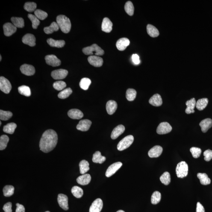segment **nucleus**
Instances as JSON below:
<instances>
[{
	"label": "nucleus",
	"instance_id": "obj_61",
	"mask_svg": "<svg viewBox=\"0 0 212 212\" xmlns=\"http://www.w3.org/2000/svg\"><path fill=\"white\" fill-rule=\"evenodd\" d=\"M0 123H1V125H1V122H0Z\"/></svg>",
	"mask_w": 212,
	"mask_h": 212
},
{
	"label": "nucleus",
	"instance_id": "obj_7",
	"mask_svg": "<svg viewBox=\"0 0 212 212\" xmlns=\"http://www.w3.org/2000/svg\"><path fill=\"white\" fill-rule=\"evenodd\" d=\"M172 127L167 122L161 123L159 124L157 128V132L159 134H165L171 132Z\"/></svg>",
	"mask_w": 212,
	"mask_h": 212
},
{
	"label": "nucleus",
	"instance_id": "obj_44",
	"mask_svg": "<svg viewBox=\"0 0 212 212\" xmlns=\"http://www.w3.org/2000/svg\"><path fill=\"white\" fill-rule=\"evenodd\" d=\"M72 93V89L70 88L64 89L58 94V97L60 99H65L69 97Z\"/></svg>",
	"mask_w": 212,
	"mask_h": 212
},
{
	"label": "nucleus",
	"instance_id": "obj_34",
	"mask_svg": "<svg viewBox=\"0 0 212 212\" xmlns=\"http://www.w3.org/2000/svg\"><path fill=\"white\" fill-rule=\"evenodd\" d=\"M11 20L13 25L17 28H22L25 26V22L22 18L12 17Z\"/></svg>",
	"mask_w": 212,
	"mask_h": 212
},
{
	"label": "nucleus",
	"instance_id": "obj_32",
	"mask_svg": "<svg viewBox=\"0 0 212 212\" xmlns=\"http://www.w3.org/2000/svg\"><path fill=\"white\" fill-rule=\"evenodd\" d=\"M197 177L199 178L201 184L203 185H207L210 184L211 182V180L206 173H198Z\"/></svg>",
	"mask_w": 212,
	"mask_h": 212
},
{
	"label": "nucleus",
	"instance_id": "obj_35",
	"mask_svg": "<svg viewBox=\"0 0 212 212\" xmlns=\"http://www.w3.org/2000/svg\"><path fill=\"white\" fill-rule=\"evenodd\" d=\"M17 128V125L14 123H11L4 126L3 131L4 132L9 134H13L15 130Z\"/></svg>",
	"mask_w": 212,
	"mask_h": 212
},
{
	"label": "nucleus",
	"instance_id": "obj_3",
	"mask_svg": "<svg viewBox=\"0 0 212 212\" xmlns=\"http://www.w3.org/2000/svg\"><path fill=\"white\" fill-rule=\"evenodd\" d=\"M83 52L86 55L95 54L96 56H101L104 54V50L95 44L92 45L91 46L83 48Z\"/></svg>",
	"mask_w": 212,
	"mask_h": 212
},
{
	"label": "nucleus",
	"instance_id": "obj_13",
	"mask_svg": "<svg viewBox=\"0 0 212 212\" xmlns=\"http://www.w3.org/2000/svg\"><path fill=\"white\" fill-rule=\"evenodd\" d=\"M103 202L100 198L94 201L89 209V212H100L103 208Z\"/></svg>",
	"mask_w": 212,
	"mask_h": 212
},
{
	"label": "nucleus",
	"instance_id": "obj_24",
	"mask_svg": "<svg viewBox=\"0 0 212 212\" xmlns=\"http://www.w3.org/2000/svg\"><path fill=\"white\" fill-rule=\"evenodd\" d=\"M91 177L89 174H85L80 176L77 179V182L81 185H87L90 183Z\"/></svg>",
	"mask_w": 212,
	"mask_h": 212
},
{
	"label": "nucleus",
	"instance_id": "obj_53",
	"mask_svg": "<svg viewBox=\"0 0 212 212\" xmlns=\"http://www.w3.org/2000/svg\"><path fill=\"white\" fill-rule=\"evenodd\" d=\"M204 160L207 161H210L212 159V151L208 149L205 151L204 153Z\"/></svg>",
	"mask_w": 212,
	"mask_h": 212
},
{
	"label": "nucleus",
	"instance_id": "obj_42",
	"mask_svg": "<svg viewBox=\"0 0 212 212\" xmlns=\"http://www.w3.org/2000/svg\"><path fill=\"white\" fill-rule=\"evenodd\" d=\"M91 83V81L89 78H83L82 79L80 82V86L81 88L83 90H87Z\"/></svg>",
	"mask_w": 212,
	"mask_h": 212
},
{
	"label": "nucleus",
	"instance_id": "obj_23",
	"mask_svg": "<svg viewBox=\"0 0 212 212\" xmlns=\"http://www.w3.org/2000/svg\"><path fill=\"white\" fill-rule=\"evenodd\" d=\"M200 126L203 132H206L212 126V120L210 118L204 119L200 123Z\"/></svg>",
	"mask_w": 212,
	"mask_h": 212
},
{
	"label": "nucleus",
	"instance_id": "obj_39",
	"mask_svg": "<svg viewBox=\"0 0 212 212\" xmlns=\"http://www.w3.org/2000/svg\"><path fill=\"white\" fill-rule=\"evenodd\" d=\"M124 8H125V12L129 16H132L134 14V7L131 1H127L126 3Z\"/></svg>",
	"mask_w": 212,
	"mask_h": 212
},
{
	"label": "nucleus",
	"instance_id": "obj_12",
	"mask_svg": "<svg viewBox=\"0 0 212 212\" xmlns=\"http://www.w3.org/2000/svg\"><path fill=\"white\" fill-rule=\"evenodd\" d=\"M57 201H58L59 205L64 210H69V205H68V198L66 195L60 194L58 195L57 198Z\"/></svg>",
	"mask_w": 212,
	"mask_h": 212
},
{
	"label": "nucleus",
	"instance_id": "obj_45",
	"mask_svg": "<svg viewBox=\"0 0 212 212\" xmlns=\"http://www.w3.org/2000/svg\"><path fill=\"white\" fill-rule=\"evenodd\" d=\"M161 199V195L160 192L156 191L154 192L151 196V203L156 205L160 202Z\"/></svg>",
	"mask_w": 212,
	"mask_h": 212
},
{
	"label": "nucleus",
	"instance_id": "obj_41",
	"mask_svg": "<svg viewBox=\"0 0 212 212\" xmlns=\"http://www.w3.org/2000/svg\"><path fill=\"white\" fill-rule=\"evenodd\" d=\"M9 138L6 135H3L0 137V150H3L7 147V143L9 142Z\"/></svg>",
	"mask_w": 212,
	"mask_h": 212
},
{
	"label": "nucleus",
	"instance_id": "obj_4",
	"mask_svg": "<svg viewBox=\"0 0 212 212\" xmlns=\"http://www.w3.org/2000/svg\"><path fill=\"white\" fill-rule=\"evenodd\" d=\"M176 171L178 178H184L188 173V166L185 161L180 162L177 164Z\"/></svg>",
	"mask_w": 212,
	"mask_h": 212
},
{
	"label": "nucleus",
	"instance_id": "obj_26",
	"mask_svg": "<svg viewBox=\"0 0 212 212\" xmlns=\"http://www.w3.org/2000/svg\"><path fill=\"white\" fill-rule=\"evenodd\" d=\"M117 107V104L113 100L109 101L106 104V110L109 115L113 114L116 112Z\"/></svg>",
	"mask_w": 212,
	"mask_h": 212
},
{
	"label": "nucleus",
	"instance_id": "obj_9",
	"mask_svg": "<svg viewBox=\"0 0 212 212\" xmlns=\"http://www.w3.org/2000/svg\"><path fill=\"white\" fill-rule=\"evenodd\" d=\"M68 74V71L65 69H58L53 71L51 73V76L56 80L64 79Z\"/></svg>",
	"mask_w": 212,
	"mask_h": 212
},
{
	"label": "nucleus",
	"instance_id": "obj_48",
	"mask_svg": "<svg viewBox=\"0 0 212 212\" xmlns=\"http://www.w3.org/2000/svg\"><path fill=\"white\" fill-rule=\"evenodd\" d=\"M36 7H37V4L34 2H26L24 7V9L29 12L35 11Z\"/></svg>",
	"mask_w": 212,
	"mask_h": 212
},
{
	"label": "nucleus",
	"instance_id": "obj_19",
	"mask_svg": "<svg viewBox=\"0 0 212 212\" xmlns=\"http://www.w3.org/2000/svg\"><path fill=\"white\" fill-rule=\"evenodd\" d=\"M130 43L129 39L127 38H122L117 41L116 46L119 51H123L129 45Z\"/></svg>",
	"mask_w": 212,
	"mask_h": 212
},
{
	"label": "nucleus",
	"instance_id": "obj_51",
	"mask_svg": "<svg viewBox=\"0 0 212 212\" xmlns=\"http://www.w3.org/2000/svg\"><path fill=\"white\" fill-rule=\"evenodd\" d=\"M54 88L57 90H63L66 87V83L63 81H57L53 85Z\"/></svg>",
	"mask_w": 212,
	"mask_h": 212
},
{
	"label": "nucleus",
	"instance_id": "obj_60",
	"mask_svg": "<svg viewBox=\"0 0 212 212\" xmlns=\"http://www.w3.org/2000/svg\"><path fill=\"white\" fill-rule=\"evenodd\" d=\"M50 212L49 211H46V212Z\"/></svg>",
	"mask_w": 212,
	"mask_h": 212
},
{
	"label": "nucleus",
	"instance_id": "obj_28",
	"mask_svg": "<svg viewBox=\"0 0 212 212\" xmlns=\"http://www.w3.org/2000/svg\"><path fill=\"white\" fill-rule=\"evenodd\" d=\"M47 42L50 46L59 48L63 47L65 44L64 40H55L52 38L48 39Z\"/></svg>",
	"mask_w": 212,
	"mask_h": 212
},
{
	"label": "nucleus",
	"instance_id": "obj_54",
	"mask_svg": "<svg viewBox=\"0 0 212 212\" xmlns=\"http://www.w3.org/2000/svg\"><path fill=\"white\" fill-rule=\"evenodd\" d=\"M12 203L10 202H7L4 204L3 207V210L5 212H12Z\"/></svg>",
	"mask_w": 212,
	"mask_h": 212
},
{
	"label": "nucleus",
	"instance_id": "obj_56",
	"mask_svg": "<svg viewBox=\"0 0 212 212\" xmlns=\"http://www.w3.org/2000/svg\"><path fill=\"white\" fill-rule=\"evenodd\" d=\"M16 212H25V208L23 205L19 203L16 204Z\"/></svg>",
	"mask_w": 212,
	"mask_h": 212
},
{
	"label": "nucleus",
	"instance_id": "obj_10",
	"mask_svg": "<svg viewBox=\"0 0 212 212\" xmlns=\"http://www.w3.org/2000/svg\"><path fill=\"white\" fill-rule=\"evenodd\" d=\"M45 60L48 65L53 67L59 66L61 64L60 60L54 55H46L45 57Z\"/></svg>",
	"mask_w": 212,
	"mask_h": 212
},
{
	"label": "nucleus",
	"instance_id": "obj_15",
	"mask_svg": "<svg viewBox=\"0 0 212 212\" xmlns=\"http://www.w3.org/2000/svg\"><path fill=\"white\" fill-rule=\"evenodd\" d=\"M20 70L22 74L28 76L34 75L35 73L34 66L28 64H24L21 66Z\"/></svg>",
	"mask_w": 212,
	"mask_h": 212
},
{
	"label": "nucleus",
	"instance_id": "obj_16",
	"mask_svg": "<svg viewBox=\"0 0 212 212\" xmlns=\"http://www.w3.org/2000/svg\"><path fill=\"white\" fill-rule=\"evenodd\" d=\"M92 122L88 119H83L80 121L76 127L77 129L81 131H87L90 128Z\"/></svg>",
	"mask_w": 212,
	"mask_h": 212
},
{
	"label": "nucleus",
	"instance_id": "obj_6",
	"mask_svg": "<svg viewBox=\"0 0 212 212\" xmlns=\"http://www.w3.org/2000/svg\"><path fill=\"white\" fill-rule=\"evenodd\" d=\"M0 89L5 94L10 93L12 89V85L8 80L4 77L0 78Z\"/></svg>",
	"mask_w": 212,
	"mask_h": 212
},
{
	"label": "nucleus",
	"instance_id": "obj_46",
	"mask_svg": "<svg viewBox=\"0 0 212 212\" xmlns=\"http://www.w3.org/2000/svg\"><path fill=\"white\" fill-rule=\"evenodd\" d=\"M160 180L165 185H168L171 182V176L169 172H165L160 177Z\"/></svg>",
	"mask_w": 212,
	"mask_h": 212
},
{
	"label": "nucleus",
	"instance_id": "obj_20",
	"mask_svg": "<svg viewBox=\"0 0 212 212\" xmlns=\"http://www.w3.org/2000/svg\"><path fill=\"white\" fill-rule=\"evenodd\" d=\"M113 23L108 18H104L101 26L102 30L106 33H110L113 29Z\"/></svg>",
	"mask_w": 212,
	"mask_h": 212
},
{
	"label": "nucleus",
	"instance_id": "obj_36",
	"mask_svg": "<svg viewBox=\"0 0 212 212\" xmlns=\"http://www.w3.org/2000/svg\"><path fill=\"white\" fill-rule=\"evenodd\" d=\"M208 103V99L202 98L198 100L197 102L196 103V107L198 110H202L207 107Z\"/></svg>",
	"mask_w": 212,
	"mask_h": 212
},
{
	"label": "nucleus",
	"instance_id": "obj_52",
	"mask_svg": "<svg viewBox=\"0 0 212 212\" xmlns=\"http://www.w3.org/2000/svg\"><path fill=\"white\" fill-rule=\"evenodd\" d=\"M190 152L191 153L193 157L195 158H197L200 156L201 150L200 148L196 147H193L190 149Z\"/></svg>",
	"mask_w": 212,
	"mask_h": 212
},
{
	"label": "nucleus",
	"instance_id": "obj_37",
	"mask_svg": "<svg viewBox=\"0 0 212 212\" xmlns=\"http://www.w3.org/2000/svg\"><path fill=\"white\" fill-rule=\"evenodd\" d=\"M72 195L76 198H81L83 195V191L81 187L75 186L73 187L71 190Z\"/></svg>",
	"mask_w": 212,
	"mask_h": 212
},
{
	"label": "nucleus",
	"instance_id": "obj_47",
	"mask_svg": "<svg viewBox=\"0 0 212 212\" xmlns=\"http://www.w3.org/2000/svg\"><path fill=\"white\" fill-rule=\"evenodd\" d=\"M28 16L29 19L32 22V28L34 29H36L40 23L39 19L35 15L32 14H29Z\"/></svg>",
	"mask_w": 212,
	"mask_h": 212
},
{
	"label": "nucleus",
	"instance_id": "obj_18",
	"mask_svg": "<svg viewBox=\"0 0 212 212\" xmlns=\"http://www.w3.org/2000/svg\"><path fill=\"white\" fill-rule=\"evenodd\" d=\"M162 151V147L159 145H157L150 150L148 152V155L151 158L157 157L161 155Z\"/></svg>",
	"mask_w": 212,
	"mask_h": 212
},
{
	"label": "nucleus",
	"instance_id": "obj_22",
	"mask_svg": "<svg viewBox=\"0 0 212 212\" xmlns=\"http://www.w3.org/2000/svg\"><path fill=\"white\" fill-rule=\"evenodd\" d=\"M68 115L71 119H79L83 117L82 112L77 109H72L70 110L68 112Z\"/></svg>",
	"mask_w": 212,
	"mask_h": 212
},
{
	"label": "nucleus",
	"instance_id": "obj_11",
	"mask_svg": "<svg viewBox=\"0 0 212 212\" xmlns=\"http://www.w3.org/2000/svg\"><path fill=\"white\" fill-rule=\"evenodd\" d=\"M88 60L91 65L95 67H101L104 63L103 59L96 55L90 56L88 58Z\"/></svg>",
	"mask_w": 212,
	"mask_h": 212
},
{
	"label": "nucleus",
	"instance_id": "obj_30",
	"mask_svg": "<svg viewBox=\"0 0 212 212\" xmlns=\"http://www.w3.org/2000/svg\"><path fill=\"white\" fill-rule=\"evenodd\" d=\"M106 160L105 157L101 155V153L99 151H96L94 154H93V157H92V161L94 163H99L101 164L105 161Z\"/></svg>",
	"mask_w": 212,
	"mask_h": 212
},
{
	"label": "nucleus",
	"instance_id": "obj_31",
	"mask_svg": "<svg viewBox=\"0 0 212 212\" xmlns=\"http://www.w3.org/2000/svg\"><path fill=\"white\" fill-rule=\"evenodd\" d=\"M147 30L148 34L152 37H157L160 34L158 30L154 26L150 24L147 26Z\"/></svg>",
	"mask_w": 212,
	"mask_h": 212
},
{
	"label": "nucleus",
	"instance_id": "obj_8",
	"mask_svg": "<svg viewBox=\"0 0 212 212\" xmlns=\"http://www.w3.org/2000/svg\"><path fill=\"white\" fill-rule=\"evenodd\" d=\"M122 165V163L121 162H117L110 165L106 171V176L107 177L111 176L120 169Z\"/></svg>",
	"mask_w": 212,
	"mask_h": 212
},
{
	"label": "nucleus",
	"instance_id": "obj_21",
	"mask_svg": "<svg viewBox=\"0 0 212 212\" xmlns=\"http://www.w3.org/2000/svg\"><path fill=\"white\" fill-rule=\"evenodd\" d=\"M125 131V127L123 125H118L113 129L111 133V137L113 140L117 138L119 136L122 134Z\"/></svg>",
	"mask_w": 212,
	"mask_h": 212
},
{
	"label": "nucleus",
	"instance_id": "obj_5",
	"mask_svg": "<svg viewBox=\"0 0 212 212\" xmlns=\"http://www.w3.org/2000/svg\"><path fill=\"white\" fill-rule=\"evenodd\" d=\"M134 140V138L132 135L126 136L118 144V149L119 151H122L127 149L132 144Z\"/></svg>",
	"mask_w": 212,
	"mask_h": 212
},
{
	"label": "nucleus",
	"instance_id": "obj_43",
	"mask_svg": "<svg viewBox=\"0 0 212 212\" xmlns=\"http://www.w3.org/2000/svg\"><path fill=\"white\" fill-rule=\"evenodd\" d=\"M14 187L12 186L7 185L3 189L4 195L6 197H10L14 193Z\"/></svg>",
	"mask_w": 212,
	"mask_h": 212
},
{
	"label": "nucleus",
	"instance_id": "obj_14",
	"mask_svg": "<svg viewBox=\"0 0 212 212\" xmlns=\"http://www.w3.org/2000/svg\"><path fill=\"white\" fill-rule=\"evenodd\" d=\"M3 30L4 35L9 37L16 32L17 31V27L13 24L7 22L4 25Z\"/></svg>",
	"mask_w": 212,
	"mask_h": 212
},
{
	"label": "nucleus",
	"instance_id": "obj_57",
	"mask_svg": "<svg viewBox=\"0 0 212 212\" xmlns=\"http://www.w3.org/2000/svg\"><path fill=\"white\" fill-rule=\"evenodd\" d=\"M196 212H205L204 207L199 202L197 204Z\"/></svg>",
	"mask_w": 212,
	"mask_h": 212
},
{
	"label": "nucleus",
	"instance_id": "obj_59",
	"mask_svg": "<svg viewBox=\"0 0 212 212\" xmlns=\"http://www.w3.org/2000/svg\"><path fill=\"white\" fill-rule=\"evenodd\" d=\"M0 60H1H1H2V57H1V55H0Z\"/></svg>",
	"mask_w": 212,
	"mask_h": 212
},
{
	"label": "nucleus",
	"instance_id": "obj_50",
	"mask_svg": "<svg viewBox=\"0 0 212 212\" xmlns=\"http://www.w3.org/2000/svg\"><path fill=\"white\" fill-rule=\"evenodd\" d=\"M34 14L38 19L41 20H45L48 16L47 13L39 9L36 10L34 12Z\"/></svg>",
	"mask_w": 212,
	"mask_h": 212
},
{
	"label": "nucleus",
	"instance_id": "obj_49",
	"mask_svg": "<svg viewBox=\"0 0 212 212\" xmlns=\"http://www.w3.org/2000/svg\"><path fill=\"white\" fill-rule=\"evenodd\" d=\"M13 116L12 113L10 111L0 110V119L3 121H7L10 119Z\"/></svg>",
	"mask_w": 212,
	"mask_h": 212
},
{
	"label": "nucleus",
	"instance_id": "obj_25",
	"mask_svg": "<svg viewBox=\"0 0 212 212\" xmlns=\"http://www.w3.org/2000/svg\"><path fill=\"white\" fill-rule=\"evenodd\" d=\"M149 103L152 106L159 107L162 104V99L160 95L157 94H155L149 99Z\"/></svg>",
	"mask_w": 212,
	"mask_h": 212
},
{
	"label": "nucleus",
	"instance_id": "obj_58",
	"mask_svg": "<svg viewBox=\"0 0 212 212\" xmlns=\"http://www.w3.org/2000/svg\"><path fill=\"white\" fill-rule=\"evenodd\" d=\"M116 212H125V211H123V210H118V211H117Z\"/></svg>",
	"mask_w": 212,
	"mask_h": 212
},
{
	"label": "nucleus",
	"instance_id": "obj_2",
	"mask_svg": "<svg viewBox=\"0 0 212 212\" xmlns=\"http://www.w3.org/2000/svg\"><path fill=\"white\" fill-rule=\"evenodd\" d=\"M57 23L63 33L67 34L71 30V23L70 20L64 15H59L56 18Z\"/></svg>",
	"mask_w": 212,
	"mask_h": 212
},
{
	"label": "nucleus",
	"instance_id": "obj_33",
	"mask_svg": "<svg viewBox=\"0 0 212 212\" xmlns=\"http://www.w3.org/2000/svg\"><path fill=\"white\" fill-rule=\"evenodd\" d=\"M80 173L84 175L90 169L88 161L85 160H82L79 164Z\"/></svg>",
	"mask_w": 212,
	"mask_h": 212
},
{
	"label": "nucleus",
	"instance_id": "obj_27",
	"mask_svg": "<svg viewBox=\"0 0 212 212\" xmlns=\"http://www.w3.org/2000/svg\"><path fill=\"white\" fill-rule=\"evenodd\" d=\"M196 104V100L194 98L187 101L186 102V105L187 106V108L186 110V113L187 114L194 113L195 111L194 109L195 108Z\"/></svg>",
	"mask_w": 212,
	"mask_h": 212
},
{
	"label": "nucleus",
	"instance_id": "obj_40",
	"mask_svg": "<svg viewBox=\"0 0 212 212\" xmlns=\"http://www.w3.org/2000/svg\"><path fill=\"white\" fill-rule=\"evenodd\" d=\"M18 91L21 94L25 96L29 97L31 95V90L28 86L23 85L18 88Z\"/></svg>",
	"mask_w": 212,
	"mask_h": 212
},
{
	"label": "nucleus",
	"instance_id": "obj_17",
	"mask_svg": "<svg viewBox=\"0 0 212 212\" xmlns=\"http://www.w3.org/2000/svg\"><path fill=\"white\" fill-rule=\"evenodd\" d=\"M36 41V38L34 35L30 34H26L22 38L23 43L30 46H35Z\"/></svg>",
	"mask_w": 212,
	"mask_h": 212
},
{
	"label": "nucleus",
	"instance_id": "obj_38",
	"mask_svg": "<svg viewBox=\"0 0 212 212\" xmlns=\"http://www.w3.org/2000/svg\"><path fill=\"white\" fill-rule=\"evenodd\" d=\"M137 94V92L134 89H127L126 94V97L129 101H134L135 99Z\"/></svg>",
	"mask_w": 212,
	"mask_h": 212
},
{
	"label": "nucleus",
	"instance_id": "obj_55",
	"mask_svg": "<svg viewBox=\"0 0 212 212\" xmlns=\"http://www.w3.org/2000/svg\"><path fill=\"white\" fill-rule=\"evenodd\" d=\"M132 60L133 63L135 64L138 65L140 63V57L137 54H133L132 56Z\"/></svg>",
	"mask_w": 212,
	"mask_h": 212
},
{
	"label": "nucleus",
	"instance_id": "obj_29",
	"mask_svg": "<svg viewBox=\"0 0 212 212\" xmlns=\"http://www.w3.org/2000/svg\"><path fill=\"white\" fill-rule=\"evenodd\" d=\"M59 28L60 27L57 22H54L49 26L45 27L44 28V31L46 34H52L54 31H58Z\"/></svg>",
	"mask_w": 212,
	"mask_h": 212
},
{
	"label": "nucleus",
	"instance_id": "obj_1",
	"mask_svg": "<svg viewBox=\"0 0 212 212\" xmlns=\"http://www.w3.org/2000/svg\"><path fill=\"white\" fill-rule=\"evenodd\" d=\"M58 141L57 133L54 130H46L44 132L41 138L39 147L41 151L48 153L53 150L56 146Z\"/></svg>",
	"mask_w": 212,
	"mask_h": 212
}]
</instances>
